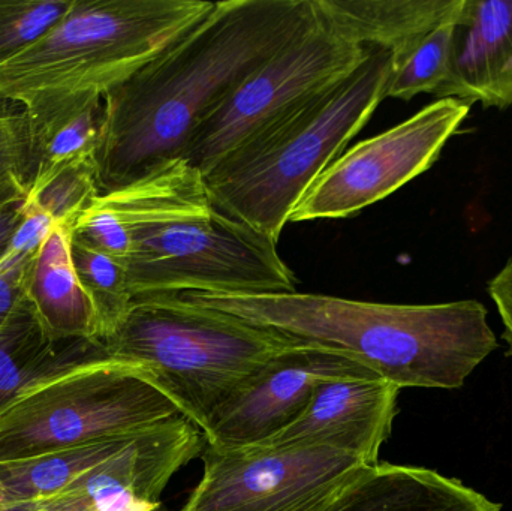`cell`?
Here are the masks:
<instances>
[{"label":"cell","instance_id":"6da1fadb","mask_svg":"<svg viewBox=\"0 0 512 511\" xmlns=\"http://www.w3.org/2000/svg\"><path fill=\"white\" fill-rule=\"evenodd\" d=\"M316 21L313 0H222L104 96L99 195L182 158L201 120Z\"/></svg>","mask_w":512,"mask_h":511},{"label":"cell","instance_id":"7a4b0ae2","mask_svg":"<svg viewBox=\"0 0 512 511\" xmlns=\"http://www.w3.org/2000/svg\"><path fill=\"white\" fill-rule=\"evenodd\" d=\"M201 308L345 354L399 387L457 390L499 342L478 300L388 305L321 294H179Z\"/></svg>","mask_w":512,"mask_h":511},{"label":"cell","instance_id":"3957f363","mask_svg":"<svg viewBox=\"0 0 512 511\" xmlns=\"http://www.w3.org/2000/svg\"><path fill=\"white\" fill-rule=\"evenodd\" d=\"M96 201L128 233L123 266L134 300L297 291V278L276 243L216 209L203 174L183 159Z\"/></svg>","mask_w":512,"mask_h":511},{"label":"cell","instance_id":"277c9868","mask_svg":"<svg viewBox=\"0 0 512 511\" xmlns=\"http://www.w3.org/2000/svg\"><path fill=\"white\" fill-rule=\"evenodd\" d=\"M390 72L391 53L370 48L354 71L234 147L203 174L216 209L277 245L304 192L384 101Z\"/></svg>","mask_w":512,"mask_h":511},{"label":"cell","instance_id":"5b68a950","mask_svg":"<svg viewBox=\"0 0 512 511\" xmlns=\"http://www.w3.org/2000/svg\"><path fill=\"white\" fill-rule=\"evenodd\" d=\"M209 0H72L32 47L0 66V101L24 110L105 96L212 11Z\"/></svg>","mask_w":512,"mask_h":511},{"label":"cell","instance_id":"8992f818","mask_svg":"<svg viewBox=\"0 0 512 511\" xmlns=\"http://www.w3.org/2000/svg\"><path fill=\"white\" fill-rule=\"evenodd\" d=\"M303 342L177 296H156L135 299L99 345L105 356L138 366L204 432L259 369Z\"/></svg>","mask_w":512,"mask_h":511},{"label":"cell","instance_id":"52a82bcc","mask_svg":"<svg viewBox=\"0 0 512 511\" xmlns=\"http://www.w3.org/2000/svg\"><path fill=\"white\" fill-rule=\"evenodd\" d=\"M179 416L138 366L105 356L99 345L27 384L0 410V464L137 437Z\"/></svg>","mask_w":512,"mask_h":511},{"label":"cell","instance_id":"ba28073f","mask_svg":"<svg viewBox=\"0 0 512 511\" xmlns=\"http://www.w3.org/2000/svg\"><path fill=\"white\" fill-rule=\"evenodd\" d=\"M370 48L334 35L319 21L259 66L192 132L182 158L206 174L234 147L295 105L354 71Z\"/></svg>","mask_w":512,"mask_h":511},{"label":"cell","instance_id":"9c48e42d","mask_svg":"<svg viewBox=\"0 0 512 511\" xmlns=\"http://www.w3.org/2000/svg\"><path fill=\"white\" fill-rule=\"evenodd\" d=\"M472 105L436 99L399 125L355 144L304 192L289 222L339 219L384 200L441 158Z\"/></svg>","mask_w":512,"mask_h":511},{"label":"cell","instance_id":"30bf717a","mask_svg":"<svg viewBox=\"0 0 512 511\" xmlns=\"http://www.w3.org/2000/svg\"><path fill=\"white\" fill-rule=\"evenodd\" d=\"M204 471L180 511H273L298 503L369 467L321 446L204 449Z\"/></svg>","mask_w":512,"mask_h":511},{"label":"cell","instance_id":"8fae6325","mask_svg":"<svg viewBox=\"0 0 512 511\" xmlns=\"http://www.w3.org/2000/svg\"><path fill=\"white\" fill-rule=\"evenodd\" d=\"M372 375L339 351L303 342L271 359L213 414L206 447L231 452L262 443L298 419L322 383Z\"/></svg>","mask_w":512,"mask_h":511},{"label":"cell","instance_id":"7c38bea8","mask_svg":"<svg viewBox=\"0 0 512 511\" xmlns=\"http://www.w3.org/2000/svg\"><path fill=\"white\" fill-rule=\"evenodd\" d=\"M399 393V387L375 375L327 381L298 419L255 446L330 447L376 465L393 429Z\"/></svg>","mask_w":512,"mask_h":511},{"label":"cell","instance_id":"4fadbf2b","mask_svg":"<svg viewBox=\"0 0 512 511\" xmlns=\"http://www.w3.org/2000/svg\"><path fill=\"white\" fill-rule=\"evenodd\" d=\"M438 99L512 107V0H462Z\"/></svg>","mask_w":512,"mask_h":511},{"label":"cell","instance_id":"5bb4252c","mask_svg":"<svg viewBox=\"0 0 512 511\" xmlns=\"http://www.w3.org/2000/svg\"><path fill=\"white\" fill-rule=\"evenodd\" d=\"M501 510V504L438 471L378 462L361 468L324 511Z\"/></svg>","mask_w":512,"mask_h":511},{"label":"cell","instance_id":"9a60e30c","mask_svg":"<svg viewBox=\"0 0 512 511\" xmlns=\"http://www.w3.org/2000/svg\"><path fill=\"white\" fill-rule=\"evenodd\" d=\"M313 5L334 35L396 59L453 17L462 0H313Z\"/></svg>","mask_w":512,"mask_h":511},{"label":"cell","instance_id":"2e32d148","mask_svg":"<svg viewBox=\"0 0 512 511\" xmlns=\"http://www.w3.org/2000/svg\"><path fill=\"white\" fill-rule=\"evenodd\" d=\"M26 299L54 341L96 342L92 305L78 282L71 255V228L54 225L26 278Z\"/></svg>","mask_w":512,"mask_h":511},{"label":"cell","instance_id":"e0dca14e","mask_svg":"<svg viewBox=\"0 0 512 511\" xmlns=\"http://www.w3.org/2000/svg\"><path fill=\"white\" fill-rule=\"evenodd\" d=\"M24 111L32 132V186L72 162L95 161L104 129V96L60 99Z\"/></svg>","mask_w":512,"mask_h":511},{"label":"cell","instance_id":"ac0fdd59","mask_svg":"<svg viewBox=\"0 0 512 511\" xmlns=\"http://www.w3.org/2000/svg\"><path fill=\"white\" fill-rule=\"evenodd\" d=\"M96 348L98 344L86 339H51L24 296L0 329V410L27 384L89 356Z\"/></svg>","mask_w":512,"mask_h":511},{"label":"cell","instance_id":"d6986e66","mask_svg":"<svg viewBox=\"0 0 512 511\" xmlns=\"http://www.w3.org/2000/svg\"><path fill=\"white\" fill-rule=\"evenodd\" d=\"M72 263L86 293L96 323V342L110 338L125 320L134 303L125 266L71 239Z\"/></svg>","mask_w":512,"mask_h":511},{"label":"cell","instance_id":"ffe728a7","mask_svg":"<svg viewBox=\"0 0 512 511\" xmlns=\"http://www.w3.org/2000/svg\"><path fill=\"white\" fill-rule=\"evenodd\" d=\"M456 14L424 36L408 53L396 59L391 57L385 98L411 101L420 93L436 95L447 80Z\"/></svg>","mask_w":512,"mask_h":511},{"label":"cell","instance_id":"44dd1931","mask_svg":"<svg viewBox=\"0 0 512 511\" xmlns=\"http://www.w3.org/2000/svg\"><path fill=\"white\" fill-rule=\"evenodd\" d=\"M98 195L96 164L93 159H87L54 171L32 186L27 198L47 213L54 224L72 228Z\"/></svg>","mask_w":512,"mask_h":511},{"label":"cell","instance_id":"7402d4cb","mask_svg":"<svg viewBox=\"0 0 512 511\" xmlns=\"http://www.w3.org/2000/svg\"><path fill=\"white\" fill-rule=\"evenodd\" d=\"M72 0H0V66L50 32Z\"/></svg>","mask_w":512,"mask_h":511},{"label":"cell","instance_id":"603a6c76","mask_svg":"<svg viewBox=\"0 0 512 511\" xmlns=\"http://www.w3.org/2000/svg\"><path fill=\"white\" fill-rule=\"evenodd\" d=\"M33 182L32 132L21 108L0 111V186L17 185L29 191Z\"/></svg>","mask_w":512,"mask_h":511},{"label":"cell","instance_id":"cb8c5ba5","mask_svg":"<svg viewBox=\"0 0 512 511\" xmlns=\"http://www.w3.org/2000/svg\"><path fill=\"white\" fill-rule=\"evenodd\" d=\"M36 254H8L0 263V329L17 303L26 296L27 272Z\"/></svg>","mask_w":512,"mask_h":511},{"label":"cell","instance_id":"d4e9b609","mask_svg":"<svg viewBox=\"0 0 512 511\" xmlns=\"http://www.w3.org/2000/svg\"><path fill=\"white\" fill-rule=\"evenodd\" d=\"M54 225L53 219L27 198L23 221L12 239L8 254H36Z\"/></svg>","mask_w":512,"mask_h":511},{"label":"cell","instance_id":"484cf974","mask_svg":"<svg viewBox=\"0 0 512 511\" xmlns=\"http://www.w3.org/2000/svg\"><path fill=\"white\" fill-rule=\"evenodd\" d=\"M29 191L17 185L0 186V263L11 248L12 239L24 218Z\"/></svg>","mask_w":512,"mask_h":511},{"label":"cell","instance_id":"4316f807","mask_svg":"<svg viewBox=\"0 0 512 511\" xmlns=\"http://www.w3.org/2000/svg\"><path fill=\"white\" fill-rule=\"evenodd\" d=\"M490 297L498 309L504 324V339L508 345V356H512V257L505 266L493 276L487 285Z\"/></svg>","mask_w":512,"mask_h":511},{"label":"cell","instance_id":"83f0119b","mask_svg":"<svg viewBox=\"0 0 512 511\" xmlns=\"http://www.w3.org/2000/svg\"><path fill=\"white\" fill-rule=\"evenodd\" d=\"M355 474H352L348 479L342 480V482L336 483V485L328 486L324 491L318 492V494L312 495V497L304 498V500L298 501V503L289 504V506L280 507V509L273 511H324L330 506L331 501L337 497L340 489H342Z\"/></svg>","mask_w":512,"mask_h":511}]
</instances>
